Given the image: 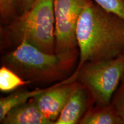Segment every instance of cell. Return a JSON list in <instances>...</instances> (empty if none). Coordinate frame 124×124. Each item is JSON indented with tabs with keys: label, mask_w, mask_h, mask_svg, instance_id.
<instances>
[{
	"label": "cell",
	"mask_w": 124,
	"mask_h": 124,
	"mask_svg": "<svg viewBox=\"0 0 124 124\" xmlns=\"http://www.w3.org/2000/svg\"><path fill=\"white\" fill-rule=\"evenodd\" d=\"M35 1V0H14L18 15L28 10Z\"/></svg>",
	"instance_id": "15"
},
{
	"label": "cell",
	"mask_w": 124,
	"mask_h": 124,
	"mask_svg": "<svg viewBox=\"0 0 124 124\" xmlns=\"http://www.w3.org/2000/svg\"><path fill=\"white\" fill-rule=\"evenodd\" d=\"M79 124H124L111 105H95L88 110Z\"/></svg>",
	"instance_id": "9"
},
{
	"label": "cell",
	"mask_w": 124,
	"mask_h": 124,
	"mask_svg": "<svg viewBox=\"0 0 124 124\" xmlns=\"http://www.w3.org/2000/svg\"><path fill=\"white\" fill-rule=\"evenodd\" d=\"M72 74L87 90L94 105H110L124 74V54L110 59L87 62Z\"/></svg>",
	"instance_id": "4"
},
{
	"label": "cell",
	"mask_w": 124,
	"mask_h": 124,
	"mask_svg": "<svg viewBox=\"0 0 124 124\" xmlns=\"http://www.w3.org/2000/svg\"><path fill=\"white\" fill-rule=\"evenodd\" d=\"M23 79L16 72L2 65L0 69V90L3 93L14 91L20 87L31 84Z\"/></svg>",
	"instance_id": "11"
},
{
	"label": "cell",
	"mask_w": 124,
	"mask_h": 124,
	"mask_svg": "<svg viewBox=\"0 0 124 124\" xmlns=\"http://www.w3.org/2000/svg\"><path fill=\"white\" fill-rule=\"evenodd\" d=\"M94 105L89 91L80 85L70 98L54 124H79L88 110Z\"/></svg>",
	"instance_id": "7"
},
{
	"label": "cell",
	"mask_w": 124,
	"mask_h": 124,
	"mask_svg": "<svg viewBox=\"0 0 124 124\" xmlns=\"http://www.w3.org/2000/svg\"><path fill=\"white\" fill-rule=\"evenodd\" d=\"M79 61L110 59L124 54V20L89 0L77 28Z\"/></svg>",
	"instance_id": "1"
},
{
	"label": "cell",
	"mask_w": 124,
	"mask_h": 124,
	"mask_svg": "<svg viewBox=\"0 0 124 124\" xmlns=\"http://www.w3.org/2000/svg\"><path fill=\"white\" fill-rule=\"evenodd\" d=\"M108 12L118 16L124 20V0H92Z\"/></svg>",
	"instance_id": "13"
},
{
	"label": "cell",
	"mask_w": 124,
	"mask_h": 124,
	"mask_svg": "<svg viewBox=\"0 0 124 124\" xmlns=\"http://www.w3.org/2000/svg\"><path fill=\"white\" fill-rule=\"evenodd\" d=\"M42 89H36L32 91L22 90L12 93L7 97L0 99V121L3 120L10 110L35 97L44 91Z\"/></svg>",
	"instance_id": "10"
},
{
	"label": "cell",
	"mask_w": 124,
	"mask_h": 124,
	"mask_svg": "<svg viewBox=\"0 0 124 124\" xmlns=\"http://www.w3.org/2000/svg\"><path fill=\"white\" fill-rule=\"evenodd\" d=\"M80 84L71 75L48 87L34 98L43 114L55 123L62 110Z\"/></svg>",
	"instance_id": "6"
},
{
	"label": "cell",
	"mask_w": 124,
	"mask_h": 124,
	"mask_svg": "<svg viewBox=\"0 0 124 124\" xmlns=\"http://www.w3.org/2000/svg\"><path fill=\"white\" fill-rule=\"evenodd\" d=\"M55 27L53 0H35L28 10L1 26V48L14 49L25 40L43 52L55 53Z\"/></svg>",
	"instance_id": "3"
},
{
	"label": "cell",
	"mask_w": 124,
	"mask_h": 124,
	"mask_svg": "<svg viewBox=\"0 0 124 124\" xmlns=\"http://www.w3.org/2000/svg\"><path fill=\"white\" fill-rule=\"evenodd\" d=\"M55 27V53L78 49L77 28L89 0H53Z\"/></svg>",
	"instance_id": "5"
},
{
	"label": "cell",
	"mask_w": 124,
	"mask_h": 124,
	"mask_svg": "<svg viewBox=\"0 0 124 124\" xmlns=\"http://www.w3.org/2000/svg\"><path fill=\"white\" fill-rule=\"evenodd\" d=\"M79 59V50L49 54L23 40L2 57V64L31 82L51 83L67 78Z\"/></svg>",
	"instance_id": "2"
},
{
	"label": "cell",
	"mask_w": 124,
	"mask_h": 124,
	"mask_svg": "<svg viewBox=\"0 0 124 124\" xmlns=\"http://www.w3.org/2000/svg\"><path fill=\"white\" fill-rule=\"evenodd\" d=\"M0 122L2 124H54L43 114L34 98L10 110Z\"/></svg>",
	"instance_id": "8"
},
{
	"label": "cell",
	"mask_w": 124,
	"mask_h": 124,
	"mask_svg": "<svg viewBox=\"0 0 124 124\" xmlns=\"http://www.w3.org/2000/svg\"><path fill=\"white\" fill-rule=\"evenodd\" d=\"M110 105L117 114L124 120V74L120 85L113 96Z\"/></svg>",
	"instance_id": "14"
},
{
	"label": "cell",
	"mask_w": 124,
	"mask_h": 124,
	"mask_svg": "<svg viewBox=\"0 0 124 124\" xmlns=\"http://www.w3.org/2000/svg\"><path fill=\"white\" fill-rule=\"evenodd\" d=\"M17 15L14 0H0V18L2 25L10 22Z\"/></svg>",
	"instance_id": "12"
}]
</instances>
